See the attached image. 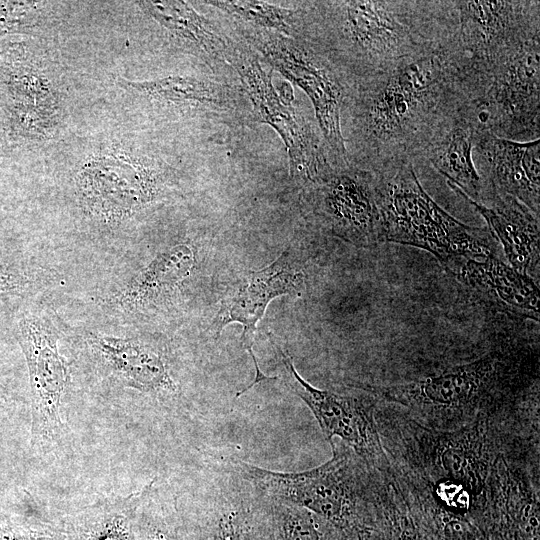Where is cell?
Returning a JSON list of instances; mask_svg holds the SVG:
<instances>
[{
  "label": "cell",
  "mask_w": 540,
  "mask_h": 540,
  "mask_svg": "<svg viewBox=\"0 0 540 540\" xmlns=\"http://www.w3.org/2000/svg\"><path fill=\"white\" fill-rule=\"evenodd\" d=\"M308 215L335 237L359 247L383 243L376 176L350 163L334 166L315 184L303 187Z\"/></svg>",
  "instance_id": "obj_8"
},
{
  "label": "cell",
  "mask_w": 540,
  "mask_h": 540,
  "mask_svg": "<svg viewBox=\"0 0 540 540\" xmlns=\"http://www.w3.org/2000/svg\"><path fill=\"white\" fill-rule=\"evenodd\" d=\"M232 27V32L273 69L304 91L312 103L333 164L349 165L341 117L355 81L314 42L292 39L236 21H232Z\"/></svg>",
  "instance_id": "obj_5"
},
{
  "label": "cell",
  "mask_w": 540,
  "mask_h": 540,
  "mask_svg": "<svg viewBox=\"0 0 540 540\" xmlns=\"http://www.w3.org/2000/svg\"><path fill=\"white\" fill-rule=\"evenodd\" d=\"M234 36L228 61L250 103L254 122L268 124L279 134L288 152L290 175L302 188L317 183L334 167L318 126L294 106L291 87L277 92L260 56Z\"/></svg>",
  "instance_id": "obj_7"
},
{
  "label": "cell",
  "mask_w": 540,
  "mask_h": 540,
  "mask_svg": "<svg viewBox=\"0 0 540 540\" xmlns=\"http://www.w3.org/2000/svg\"><path fill=\"white\" fill-rule=\"evenodd\" d=\"M452 42L472 71L488 68L540 33V2L451 1Z\"/></svg>",
  "instance_id": "obj_9"
},
{
  "label": "cell",
  "mask_w": 540,
  "mask_h": 540,
  "mask_svg": "<svg viewBox=\"0 0 540 540\" xmlns=\"http://www.w3.org/2000/svg\"><path fill=\"white\" fill-rule=\"evenodd\" d=\"M232 21L296 40H308L305 3L287 8L266 1H205Z\"/></svg>",
  "instance_id": "obj_25"
},
{
  "label": "cell",
  "mask_w": 540,
  "mask_h": 540,
  "mask_svg": "<svg viewBox=\"0 0 540 540\" xmlns=\"http://www.w3.org/2000/svg\"><path fill=\"white\" fill-rule=\"evenodd\" d=\"M18 328L29 370L33 440L52 443L64 429L61 405L69 381L68 365L58 350L57 331L47 320L26 317Z\"/></svg>",
  "instance_id": "obj_11"
},
{
  "label": "cell",
  "mask_w": 540,
  "mask_h": 540,
  "mask_svg": "<svg viewBox=\"0 0 540 540\" xmlns=\"http://www.w3.org/2000/svg\"><path fill=\"white\" fill-rule=\"evenodd\" d=\"M466 58L450 43L355 80L341 117L350 163L367 170L415 162L438 129L470 105Z\"/></svg>",
  "instance_id": "obj_1"
},
{
  "label": "cell",
  "mask_w": 540,
  "mask_h": 540,
  "mask_svg": "<svg viewBox=\"0 0 540 540\" xmlns=\"http://www.w3.org/2000/svg\"><path fill=\"white\" fill-rule=\"evenodd\" d=\"M480 213L488 230L504 250L508 264L529 275L539 267L540 222L535 214L517 199L508 195H493L490 205L475 202L457 193Z\"/></svg>",
  "instance_id": "obj_22"
},
{
  "label": "cell",
  "mask_w": 540,
  "mask_h": 540,
  "mask_svg": "<svg viewBox=\"0 0 540 540\" xmlns=\"http://www.w3.org/2000/svg\"><path fill=\"white\" fill-rule=\"evenodd\" d=\"M279 353L285 382L312 411L328 442L335 437L349 446L368 467L382 469L387 464L382 450L372 406L357 396L315 388L296 371L291 357L267 332Z\"/></svg>",
  "instance_id": "obj_10"
},
{
  "label": "cell",
  "mask_w": 540,
  "mask_h": 540,
  "mask_svg": "<svg viewBox=\"0 0 540 540\" xmlns=\"http://www.w3.org/2000/svg\"><path fill=\"white\" fill-rule=\"evenodd\" d=\"M158 175L150 168L114 158H101L83 168L79 187L87 207L105 217L125 216L157 195Z\"/></svg>",
  "instance_id": "obj_17"
},
{
  "label": "cell",
  "mask_w": 540,
  "mask_h": 540,
  "mask_svg": "<svg viewBox=\"0 0 540 540\" xmlns=\"http://www.w3.org/2000/svg\"><path fill=\"white\" fill-rule=\"evenodd\" d=\"M308 41L354 81L445 45L450 1L305 2Z\"/></svg>",
  "instance_id": "obj_2"
},
{
  "label": "cell",
  "mask_w": 540,
  "mask_h": 540,
  "mask_svg": "<svg viewBox=\"0 0 540 540\" xmlns=\"http://www.w3.org/2000/svg\"><path fill=\"white\" fill-rule=\"evenodd\" d=\"M142 6L218 78L238 82L228 61L235 44L233 33L229 36L185 2L149 1L142 2Z\"/></svg>",
  "instance_id": "obj_21"
},
{
  "label": "cell",
  "mask_w": 540,
  "mask_h": 540,
  "mask_svg": "<svg viewBox=\"0 0 540 540\" xmlns=\"http://www.w3.org/2000/svg\"><path fill=\"white\" fill-rule=\"evenodd\" d=\"M447 272L480 301L512 316L539 320V287L534 279L501 261L494 252L462 259Z\"/></svg>",
  "instance_id": "obj_16"
},
{
  "label": "cell",
  "mask_w": 540,
  "mask_h": 540,
  "mask_svg": "<svg viewBox=\"0 0 540 540\" xmlns=\"http://www.w3.org/2000/svg\"><path fill=\"white\" fill-rule=\"evenodd\" d=\"M131 85L160 104L192 112L212 122L255 123L247 96L237 82L217 77L170 76Z\"/></svg>",
  "instance_id": "obj_14"
},
{
  "label": "cell",
  "mask_w": 540,
  "mask_h": 540,
  "mask_svg": "<svg viewBox=\"0 0 540 540\" xmlns=\"http://www.w3.org/2000/svg\"><path fill=\"white\" fill-rule=\"evenodd\" d=\"M136 527L137 540H193L176 498L154 481L141 490Z\"/></svg>",
  "instance_id": "obj_26"
},
{
  "label": "cell",
  "mask_w": 540,
  "mask_h": 540,
  "mask_svg": "<svg viewBox=\"0 0 540 540\" xmlns=\"http://www.w3.org/2000/svg\"><path fill=\"white\" fill-rule=\"evenodd\" d=\"M141 491L81 509L65 521L62 540H137Z\"/></svg>",
  "instance_id": "obj_24"
},
{
  "label": "cell",
  "mask_w": 540,
  "mask_h": 540,
  "mask_svg": "<svg viewBox=\"0 0 540 540\" xmlns=\"http://www.w3.org/2000/svg\"><path fill=\"white\" fill-rule=\"evenodd\" d=\"M373 172L383 243L428 251L446 270L462 259L493 252L489 230L462 223L440 207L422 187L413 160L391 161Z\"/></svg>",
  "instance_id": "obj_3"
},
{
  "label": "cell",
  "mask_w": 540,
  "mask_h": 540,
  "mask_svg": "<svg viewBox=\"0 0 540 540\" xmlns=\"http://www.w3.org/2000/svg\"><path fill=\"white\" fill-rule=\"evenodd\" d=\"M248 352L250 354V356L252 357V360H253V363H254V366H255V379L254 381L248 385L247 387L243 388L241 391L237 392L236 395H235V399L240 397L242 394L246 393L251 387H253L254 385L258 384L259 382H263V381H271V380H276L277 377H268L266 376L259 368V365H258V362L256 360V357L253 353V350L252 348L248 349Z\"/></svg>",
  "instance_id": "obj_28"
},
{
  "label": "cell",
  "mask_w": 540,
  "mask_h": 540,
  "mask_svg": "<svg viewBox=\"0 0 540 540\" xmlns=\"http://www.w3.org/2000/svg\"><path fill=\"white\" fill-rule=\"evenodd\" d=\"M472 155L487 201L508 195L540 215V138L520 142L477 128Z\"/></svg>",
  "instance_id": "obj_13"
},
{
  "label": "cell",
  "mask_w": 540,
  "mask_h": 540,
  "mask_svg": "<svg viewBox=\"0 0 540 540\" xmlns=\"http://www.w3.org/2000/svg\"><path fill=\"white\" fill-rule=\"evenodd\" d=\"M500 362L487 355L479 360L405 384L372 390L406 405L437 408L463 407L480 399L497 381Z\"/></svg>",
  "instance_id": "obj_18"
},
{
  "label": "cell",
  "mask_w": 540,
  "mask_h": 540,
  "mask_svg": "<svg viewBox=\"0 0 540 540\" xmlns=\"http://www.w3.org/2000/svg\"><path fill=\"white\" fill-rule=\"evenodd\" d=\"M268 499V540H347L332 524L312 511Z\"/></svg>",
  "instance_id": "obj_27"
},
{
  "label": "cell",
  "mask_w": 540,
  "mask_h": 540,
  "mask_svg": "<svg viewBox=\"0 0 540 540\" xmlns=\"http://www.w3.org/2000/svg\"><path fill=\"white\" fill-rule=\"evenodd\" d=\"M91 345L103 365L127 387L158 397L177 395L163 351L137 338L97 336Z\"/></svg>",
  "instance_id": "obj_20"
},
{
  "label": "cell",
  "mask_w": 540,
  "mask_h": 540,
  "mask_svg": "<svg viewBox=\"0 0 540 540\" xmlns=\"http://www.w3.org/2000/svg\"><path fill=\"white\" fill-rule=\"evenodd\" d=\"M195 253L188 244L159 253L116 295L114 302L125 310H137L170 295L191 273Z\"/></svg>",
  "instance_id": "obj_23"
},
{
  "label": "cell",
  "mask_w": 540,
  "mask_h": 540,
  "mask_svg": "<svg viewBox=\"0 0 540 540\" xmlns=\"http://www.w3.org/2000/svg\"><path fill=\"white\" fill-rule=\"evenodd\" d=\"M303 281L304 275L296 268L289 250L283 251L267 267L245 272L221 301L212 322V332L219 335L224 326L238 322L243 325L241 343L247 350L252 348L257 323L270 301L281 295L299 293Z\"/></svg>",
  "instance_id": "obj_15"
},
{
  "label": "cell",
  "mask_w": 540,
  "mask_h": 540,
  "mask_svg": "<svg viewBox=\"0 0 540 540\" xmlns=\"http://www.w3.org/2000/svg\"><path fill=\"white\" fill-rule=\"evenodd\" d=\"M329 443L331 460L302 472H276L241 460L231 466L267 497L312 511L347 540H364L370 530L367 464L341 440Z\"/></svg>",
  "instance_id": "obj_4"
},
{
  "label": "cell",
  "mask_w": 540,
  "mask_h": 540,
  "mask_svg": "<svg viewBox=\"0 0 540 540\" xmlns=\"http://www.w3.org/2000/svg\"><path fill=\"white\" fill-rule=\"evenodd\" d=\"M467 83L479 129L520 142L540 138V33Z\"/></svg>",
  "instance_id": "obj_6"
},
{
  "label": "cell",
  "mask_w": 540,
  "mask_h": 540,
  "mask_svg": "<svg viewBox=\"0 0 540 540\" xmlns=\"http://www.w3.org/2000/svg\"><path fill=\"white\" fill-rule=\"evenodd\" d=\"M477 128L472 107L463 106L438 129L421 158L446 178L453 191L484 204L488 199L487 189L472 155Z\"/></svg>",
  "instance_id": "obj_19"
},
{
  "label": "cell",
  "mask_w": 540,
  "mask_h": 540,
  "mask_svg": "<svg viewBox=\"0 0 540 540\" xmlns=\"http://www.w3.org/2000/svg\"><path fill=\"white\" fill-rule=\"evenodd\" d=\"M210 495L189 528L193 540H268L269 499L231 466L212 475Z\"/></svg>",
  "instance_id": "obj_12"
}]
</instances>
